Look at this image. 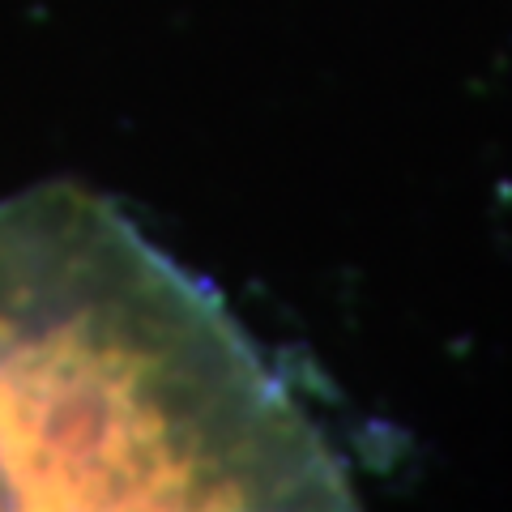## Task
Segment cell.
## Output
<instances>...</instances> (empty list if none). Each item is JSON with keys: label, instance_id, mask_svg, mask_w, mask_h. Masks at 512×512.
Listing matches in <instances>:
<instances>
[{"label": "cell", "instance_id": "1", "mask_svg": "<svg viewBox=\"0 0 512 512\" xmlns=\"http://www.w3.org/2000/svg\"><path fill=\"white\" fill-rule=\"evenodd\" d=\"M0 508H355L214 286L82 184L0 201Z\"/></svg>", "mask_w": 512, "mask_h": 512}]
</instances>
